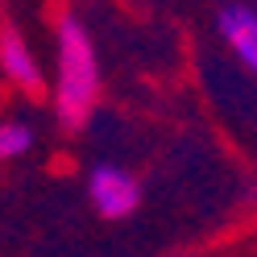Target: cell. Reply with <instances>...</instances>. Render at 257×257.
Segmentation results:
<instances>
[{
  "mask_svg": "<svg viewBox=\"0 0 257 257\" xmlns=\"http://www.w3.org/2000/svg\"><path fill=\"white\" fill-rule=\"evenodd\" d=\"M100 100V58L87 25L62 13L54 25V116L62 128H83Z\"/></svg>",
  "mask_w": 257,
  "mask_h": 257,
  "instance_id": "cell-1",
  "label": "cell"
},
{
  "mask_svg": "<svg viewBox=\"0 0 257 257\" xmlns=\"http://www.w3.org/2000/svg\"><path fill=\"white\" fill-rule=\"evenodd\" d=\"M87 199L104 220H124L141 207V183L116 162H100L87 174Z\"/></svg>",
  "mask_w": 257,
  "mask_h": 257,
  "instance_id": "cell-2",
  "label": "cell"
},
{
  "mask_svg": "<svg viewBox=\"0 0 257 257\" xmlns=\"http://www.w3.org/2000/svg\"><path fill=\"white\" fill-rule=\"evenodd\" d=\"M216 29H220L224 46L232 50V58L249 75H257V9L232 0V5H224L216 13Z\"/></svg>",
  "mask_w": 257,
  "mask_h": 257,
  "instance_id": "cell-3",
  "label": "cell"
},
{
  "mask_svg": "<svg viewBox=\"0 0 257 257\" xmlns=\"http://www.w3.org/2000/svg\"><path fill=\"white\" fill-rule=\"evenodd\" d=\"M38 133L25 120H0V162H17L34 150Z\"/></svg>",
  "mask_w": 257,
  "mask_h": 257,
  "instance_id": "cell-5",
  "label": "cell"
},
{
  "mask_svg": "<svg viewBox=\"0 0 257 257\" xmlns=\"http://www.w3.org/2000/svg\"><path fill=\"white\" fill-rule=\"evenodd\" d=\"M0 75H5L13 87H21V91H42L46 87L38 54L29 50V42L21 38V29H13V25L0 29Z\"/></svg>",
  "mask_w": 257,
  "mask_h": 257,
  "instance_id": "cell-4",
  "label": "cell"
}]
</instances>
